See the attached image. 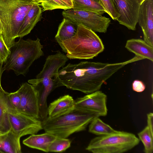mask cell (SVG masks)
<instances>
[{
  "label": "cell",
  "mask_w": 153,
  "mask_h": 153,
  "mask_svg": "<svg viewBox=\"0 0 153 153\" xmlns=\"http://www.w3.org/2000/svg\"><path fill=\"white\" fill-rule=\"evenodd\" d=\"M120 68L118 63L81 62L68 64L59 71V76L63 86L88 94L99 90Z\"/></svg>",
  "instance_id": "6da1fadb"
},
{
  "label": "cell",
  "mask_w": 153,
  "mask_h": 153,
  "mask_svg": "<svg viewBox=\"0 0 153 153\" xmlns=\"http://www.w3.org/2000/svg\"><path fill=\"white\" fill-rule=\"evenodd\" d=\"M37 4L33 0H0L1 35L9 49L17 37L25 16L33 5Z\"/></svg>",
  "instance_id": "7a4b0ae2"
},
{
  "label": "cell",
  "mask_w": 153,
  "mask_h": 153,
  "mask_svg": "<svg viewBox=\"0 0 153 153\" xmlns=\"http://www.w3.org/2000/svg\"><path fill=\"white\" fill-rule=\"evenodd\" d=\"M69 59H93L104 50L99 36L91 29L78 25L76 33L71 38L62 42L60 47Z\"/></svg>",
  "instance_id": "3957f363"
},
{
  "label": "cell",
  "mask_w": 153,
  "mask_h": 153,
  "mask_svg": "<svg viewBox=\"0 0 153 153\" xmlns=\"http://www.w3.org/2000/svg\"><path fill=\"white\" fill-rule=\"evenodd\" d=\"M40 40L20 38L10 48V53L4 62L3 70H13L17 75L25 76L30 66L36 59L44 55Z\"/></svg>",
  "instance_id": "277c9868"
},
{
  "label": "cell",
  "mask_w": 153,
  "mask_h": 153,
  "mask_svg": "<svg viewBox=\"0 0 153 153\" xmlns=\"http://www.w3.org/2000/svg\"><path fill=\"white\" fill-rule=\"evenodd\" d=\"M96 115L75 108L61 116L42 121L43 129L56 137L66 138L73 133L85 129Z\"/></svg>",
  "instance_id": "5b68a950"
},
{
  "label": "cell",
  "mask_w": 153,
  "mask_h": 153,
  "mask_svg": "<svg viewBox=\"0 0 153 153\" xmlns=\"http://www.w3.org/2000/svg\"><path fill=\"white\" fill-rule=\"evenodd\" d=\"M140 140L130 132L117 131L92 139L86 149L93 153H122L138 145Z\"/></svg>",
  "instance_id": "8992f818"
},
{
  "label": "cell",
  "mask_w": 153,
  "mask_h": 153,
  "mask_svg": "<svg viewBox=\"0 0 153 153\" xmlns=\"http://www.w3.org/2000/svg\"><path fill=\"white\" fill-rule=\"evenodd\" d=\"M68 58L59 51L46 58L42 70L36 78L29 80L28 82L36 89H46L52 92L63 86L59 76V69L65 65Z\"/></svg>",
  "instance_id": "52a82bcc"
},
{
  "label": "cell",
  "mask_w": 153,
  "mask_h": 153,
  "mask_svg": "<svg viewBox=\"0 0 153 153\" xmlns=\"http://www.w3.org/2000/svg\"><path fill=\"white\" fill-rule=\"evenodd\" d=\"M62 14L64 18L77 25H83L99 33H105L111 22L110 18L91 11L70 9L64 10Z\"/></svg>",
  "instance_id": "ba28073f"
},
{
  "label": "cell",
  "mask_w": 153,
  "mask_h": 153,
  "mask_svg": "<svg viewBox=\"0 0 153 153\" xmlns=\"http://www.w3.org/2000/svg\"><path fill=\"white\" fill-rule=\"evenodd\" d=\"M8 109L11 129L20 137L37 134L43 129L42 121L18 111L9 98Z\"/></svg>",
  "instance_id": "9c48e42d"
},
{
  "label": "cell",
  "mask_w": 153,
  "mask_h": 153,
  "mask_svg": "<svg viewBox=\"0 0 153 153\" xmlns=\"http://www.w3.org/2000/svg\"><path fill=\"white\" fill-rule=\"evenodd\" d=\"M107 97L98 90L87 94L75 100V108L94 114L99 117L105 116L107 114Z\"/></svg>",
  "instance_id": "30bf717a"
},
{
  "label": "cell",
  "mask_w": 153,
  "mask_h": 153,
  "mask_svg": "<svg viewBox=\"0 0 153 153\" xmlns=\"http://www.w3.org/2000/svg\"><path fill=\"white\" fill-rule=\"evenodd\" d=\"M17 91L20 95L21 101L16 110L39 119L38 93L34 87L25 82Z\"/></svg>",
  "instance_id": "8fae6325"
},
{
  "label": "cell",
  "mask_w": 153,
  "mask_h": 153,
  "mask_svg": "<svg viewBox=\"0 0 153 153\" xmlns=\"http://www.w3.org/2000/svg\"><path fill=\"white\" fill-rule=\"evenodd\" d=\"M120 15L119 23L135 30L138 22L140 4L137 0H113Z\"/></svg>",
  "instance_id": "7c38bea8"
},
{
  "label": "cell",
  "mask_w": 153,
  "mask_h": 153,
  "mask_svg": "<svg viewBox=\"0 0 153 153\" xmlns=\"http://www.w3.org/2000/svg\"><path fill=\"white\" fill-rule=\"evenodd\" d=\"M143 35L144 40L153 47V1L145 0L140 4L138 22Z\"/></svg>",
  "instance_id": "4fadbf2b"
},
{
  "label": "cell",
  "mask_w": 153,
  "mask_h": 153,
  "mask_svg": "<svg viewBox=\"0 0 153 153\" xmlns=\"http://www.w3.org/2000/svg\"><path fill=\"white\" fill-rule=\"evenodd\" d=\"M75 100L69 95L59 97L51 103L48 107V117L51 118L59 117L75 109Z\"/></svg>",
  "instance_id": "5bb4252c"
},
{
  "label": "cell",
  "mask_w": 153,
  "mask_h": 153,
  "mask_svg": "<svg viewBox=\"0 0 153 153\" xmlns=\"http://www.w3.org/2000/svg\"><path fill=\"white\" fill-rule=\"evenodd\" d=\"M41 4H33L25 16L19 29L17 37L22 38L30 33L41 18Z\"/></svg>",
  "instance_id": "9a60e30c"
},
{
  "label": "cell",
  "mask_w": 153,
  "mask_h": 153,
  "mask_svg": "<svg viewBox=\"0 0 153 153\" xmlns=\"http://www.w3.org/2000/svg\"><path fill=\"white\" fill-rule=\"evenodd\" d=\"M56 137L49 133L32 134L23 141L25 145L30 148L48 152L49 148Z\"/></svg>",
  "instance_id": "2e32d148"
},
{
  "label": "cell",
  "mask_w": 153,
  "mask_h": 153,
  "mask_svg": "<svg viewBox=\"0 0 153 153\" xmlns=\"http://www.w3.org/2000/svg\"><path fill=\"white\" fill-rule=\"evenodd\" d=\"M125 47L136 56L153 61V48L144 40L132 39L127 40Z\"/></svg>",
  "instance_id": "e0dca14e"
},
{
  "label": "cell",
  "mask_w": 153,
  "mask_h": 153,
  "mask_svg": "<svg viewBox=\"0 0 153 153\" xmlns=\"http://www.w3.org/2000/svg\"><path fill=\"white\" fill-rule=\"evenodd\" d=\"M20 138L11 129L8 132L0 134V150L6 153H22Z\"/></svg>",
  "instance_id": "ac0fdd59"
},
{
  "label": "cell",
  "mask_w": 153,
  "mask_h": 153,
  "mask_svg": "<svg viewBox=\"0 0 153 153\" xmlns=\"http://www.w3.org/2000/svg\"><path fill=\"white\" fill-rule=\"evenodd\" d=\"M8 93L0 89V133L4 134L11 129L8 109L9 99Z\"/></svg>",
  "instance_id": "d6986e66"
},
{
  "label": "cell",
  "mask_w": 153,
  "mask_h": 153,
  "mask_svg": "<svg viewBox=\"0 0 153 153\" xmlns=\"http://www.w3.org/2000/svg\"><path fill=\"white\" fill-rule=\"evenodd\" d=\"M78 25L68 19L64 18L59 24L55 36L56 41L61 47L62 42L69 39L76 33Z\"/></svg>",
  "instance_id": "ffe728a7"
},
{
  "label": "cell",
  "mask_w": 153,
  "mask_h": 153,
  "mask_svg": "<svg viewBox=\"0 0 153 153\" xmlns=\"http://www.w3.org/2000/svg\"><path fill=\"white\" fill-rule=\"evenodd\" d=\"M72 9L74 10L93 12L102 15L106 13L100 4L94 0H72Z\"/></svg>",
  "instance_id": "44dd1931"
},
{
  "label": "cell",
  "mask_w": 153,
  "mask_h": 153,
  "mask_svg": "<svg viewBox=\"0 0 153 153\" xmlns=\"http://www.w3.org/2000/svg\"><path fill=\"white\" fill-rule=\"evenodd\" d=\"M89 124V131L98 136L109 134L117 131L103 122L99 117L94 118Z\"/></svg>",
  "instance_id": "7402d4cb"
},
{
  "label": "cell",
  "mask_w": 153,
  "mask_h": 153,
  "mask_svg": "<svg viewBox=\"0 0 153 153\" xmlns=\"http://www.w3.org/2000/svg\"><path fill=\"white\" fill-rule=\"evenodd\" d=\"M139 139L142 142L145 153H152L153 152V132L147 126L138 134Z\"/></svg>",
  "instance_id": "603a6c76"
},
{
  "label": "cell",
  "mask_w": 153,
  "mask_h": 153,
  "mask_svg": "<svg viewBox=\"0 0 153 153\" xmlns=\"http://www.w3.org/2000/svg\"><path fill=\"white\" fill-rule=\"evenodd\" d=\"M71 140L66 138L56 137L49 148V152H62L65 151L71 146Z\"/></svg>",
  "instance_id": "cb8c5ba5"
},
{
  "label": "cell",
  "mask_w": 153,
  "mask_h": 153,
  "mask_svg": "<svg viewBox=\"0 0 153 153\" xmlns=\"http://www.w3.org/2000/svg\"><path fill=\"white\" fill-rule=\"evenodd\" d=\"M99 3L113 20H117L120 15L113 0H99Z\"/></svg>",
  "instance_id": "d4e9b609"
},
{
  "label": "cell",
  "mask_w": 153,
  "mask_h": 153,
  "mask_svg": "<svg viewBox=\"0 0 153 153\" xmlns=\"http://www.w3.org/2000/svg\"><path fill=\"white\" fill-rule=\"evenodd\" d=\"M41 4L43 11L57 9L64 10L70 9L62 0H45V1L41 3Z\"/></svg>",
  "instance_id": "484cf974"
},
{
  "label": "cell",
  "mask_w": 153,
  "mask_h": 153,
  "mask_svg": "<svg viewBox=\"0 0 153 153\" xmlns=\"http://www.w3.org/2000/svg\"><path fill=\"white\" fill-rule=\"evenodd\" d=\"M10 53L9 49L4 43L2 35L0 34V60L4 63Z\"/></svg>",
  "instance_id": "4316f807"
},
{
  "label": "cell",
  "mask_w": 153,
  "mask_h": 153,
  "mask_svg": "<svg viewBox=\"0 0 153 153\" xmlns=\"http://www.w3.org/2000/svg\"><path fill=\"white\" fill-rule=\"evenodd\" d=\"M8 97L11 104L17 109L21 101L20 95L17 91L9 93Z\"/></svg>",
  "instance_id": "83f0119b"
},
{
  "label": "cell",
  "mask_w": 153,
  "mask_h": 153,
  "mask_svg": "<svg viewBox=\"0 0 153 153\" xmlns=\"http://www.w3.org/2000/svg\"><path fill=\"white\" fill-rule=\"evenodd\" d=\"M132 87L133 90L137 92L143 91L146 88L144 83L142 81L138 80H135L133 81Z\"/></svg>",
  "instance_id": "f1b7e54d"
},
{
  "label": "cell",
  "mask_w": 153,
  "mask_h": 153,
  "mask_svg": "<svg viewBox=\"0 0 153 153\" xmlns=\"http://www.w3.org/2000/svg\"><path fill=\"white\" fill-rule=\"evenodd\" d=\"M153 114L149 113L147 114V126L153 132Z\"/></svg>",
  "instance_id": "f546056e"
},
{
  "label": "cell",
  "mask_w": 153,
  "mask_h": 153,
  "mask_svg": "<svg viewBox=\"0 0 153 153\" xmlns=\"http://www.w3.org/2000/svg\"><path fill=\"white\" fill-rule=\"evenodd\" d=\"M67 6L69 9H72L73 7L72 1L70 0H62Z\"/></svg>",
  "instance_id": "4dcf8cb0"
},
{
  "label": "cell",
  "mask_w": 153,
  "mask_h": 153,
  "mask_svg": "<svg viewBox=\"0 0 153 153\" xmlns=\"http://www.w3.org/2000/svg\"><path fill=\"white\" fill-rule=\"evenodd\" d=\"M3 63H2L1 61L0 60V89H1L3 88L1 87V78L2 73L4 71L3 69Z\"/></svg>",
  "instance_id": "1f68e13d"
},
{
  "label": "cell",
  "mask_w": 153,
  "mask_h": 153,
  "mask_svg": "<svg viewBox=\"0 0 153 153\" xmlns=\"http://www.w3.org/2000/svg\"><path fill=\"white\" fill-rule=\"evenodd\" d=\"M37 3H41L45 1V0H33Z\"/></svg>",
  "instance_id": "d6a6232c"
},
{
  "label": "cell",
  "mask_w": 153,
  "mask_h": 153,
  "mask_svg": "<svg viewBox=\"0 0 153 153\" xmlns=\"http://www.w3.org/2000/svg\"><path fill=\"white\" fill-rule=\"evenodd\" d=\"M2 32V27L1 25V22L0 21V34H1Z\"/></svg>",
  "instance_id": "836d02e7"
},
{
  "label": "cell",
  "mask_w": 153,
  "mask_h": 153,
  "mask_svg": "<svg viewBox=\"0 0 153 153\" xmlns=\"http://www.w3.org/2000/svg\"><path fill=\"white\" fill-rule=\"evenodd\" d=\"M139 4L140 5L145 0H137Z\"/></svg>",
  "instance_id": "e575fe53"
},
{
  "label": "cell",
  "mask_w": 153,
  "mask_h": 153,
  "mask_svg": "<svg viewBox=\"0 0 153 153\" xmlns=\"http://www.w3.org/2000/svg\"><path fill=\"white\" fill-rule=\"evenodd\" d=\"M94 0L97 1V2H99V0Z\"/></svg>",
  "instance_id": "d590c367"
},
{
  "label": "cell",
  "mask_w": 153,
  "mask_h": 153,
  "mask_svg": "<svg viewBox=\"0 0 153 153\" xmlns=\"http://www.w3.org/2000/svg\"><path fill=\"white\" fill-rule=\"evenodd\" d=\"M4 152H2V151L0 150V153H4Z\"/></svg>",
  "instance_id": "8d00e7d4"
},
{
  "label": "cell",
  "mask_w": 153,
  "mask_h": 153,
  "mask_svg": "<svg viewBox=\"0 0 153 153\" xmlns=\"http://www.w3.org/2000/svg\"><path fill=\"white\" fill-rule=\"evenodd\" d=\"M70 0L72 1V0Z\"/></svg>",
  "instance_id": "74e56055"
},
{
  "label": "cell",
  "mask_w": 153,
  "mask_h": 153,
  "mask_svg": "<svg viewBox=\"0 0 153 153\" xmlns=\"http://www.w3.org/2000/svg\"></svg>",
  "instance_id": "f35d334b"
}]
</instances>
